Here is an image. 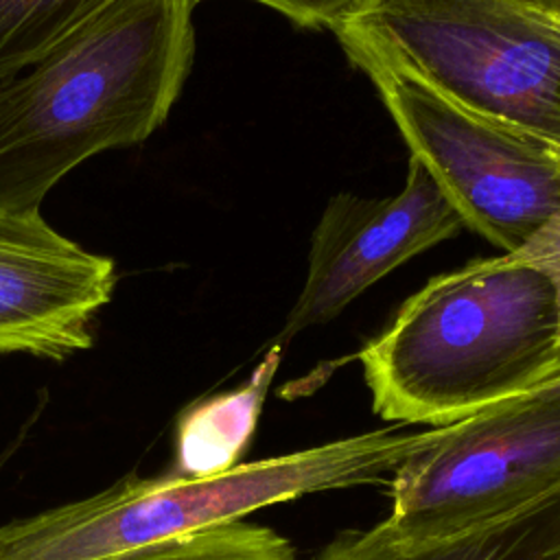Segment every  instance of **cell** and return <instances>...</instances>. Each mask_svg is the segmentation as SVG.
I'll list each match as a JSON object with an SVG mask.
<instances>
[{"label": "cell", "mask_w": 560, "mask_h": 560, "mask_svg": "<svg viewBox=\"0 0 560 560\" xmlns=\"http://www.w3.org/2000/svg\"><path fill=\"white\" fill-rule=\"evenodd\" d=\"M195 0H109L0 88V208L39 210L88 158L147 140L195 55Z\"/></svg>", "instance_id": "cell-1"}, {"label": "cell", "mask_w": 560, "mask_h": 560, "mask_svg": "<svg viewBox=\"0 0 560 560\" xmlns=\"http://www.w3.org/2000/svg\"><path fill=\"white\" fill-rule=\"evenodd\" d=\"M359 361L381 418L459 422L560 372L556 284L508 254L472 260L413 293Z\"/></svg>", "instance_id": "cell-2"}, {"label": "cell", "mask_w": 560, "mask_h": 560, "mask_svg": "<svg viewBox=\"0 0 560 560\" xmlns=\"http://www.w3.org/2000/svg\"><path fill=\"white\" fill-rule=\"evenodd\" d=\"M398 427L238 464L201 479L173 472L129 477L81 501L0 525V560H112L304 494L389 481L407 457L444 433V427L418 433Z\"/></svg>", "instance_id": "cell-3"}, {"label": "cell", "mask_w": 560, "mask_h": 560, "mask_svg": "<svg viewBox=\"0 0 560 560\" xmlns=\"http://www.w3.org/2000/svg\"><path fill=\"white\" fill-rule=\"evenodd\" d=\"M332 33L560 149V26L529 0H359Z\"/></svg>", "instance_id": "cell-4"}, {"label": "cell", "mask_w": 560, "mask_h": 560, "mask_svg": "<svg viewBox=\"0 0 560 560\" xmlns=\"http://www.w3.org/2000/svg\"><path fill=\"white\" fill-rule=\"evenodd\" d=\"M346 55L372 79L411 155L464 225L512 254L560 210L556 144L451 101L394 61L361 50Z\"/></svg>", "instance_id": "cell-5"}, {"label": "cell", "mask_w": 560, "mask_h": 560, "mask_svg": "<svg viewBox=\"0 0 560 560\" xmlns=\"http://www.w3.org/2000/svg\"><path fill=\"white\" fill-rule=\"evenodd\" d=\"M560 483V394L527 392L459 422L389 479L387 518L438 529L527 501Z\"/></svg>", "instance_id": "cell-6"}, {"label": "cell", "mask_w": 560, "mask_h": 560, "mask_svg": "<svg viewBox=\"0 0 560 560\" xmlns=\"http://www.w3.org/2000/svg\"><path fill=\"white\" fill-rule=\"evenodd\" d=\"M462 225L451 199L413 155L396 197L335 195L313 232L304 287L273 346L330 322L378 278Z\"/></svg>", "instance_id": "cell-7"}, {"label": "cell", "mask_w": 560, "mask_h": 560, "mask_svg": "<svg viewBox=\"0 0 560 560\" xmlns=\"http://www.w3.org/2000/svg\"><path fill=\"white\" fill-rule=\"evenodd\" d=\"M116 284L114 262L46 223L0 208V354L66 359L92 346V322Z\"/></svg>", "instance_id": "cell-8"}, {"label": "cell", "mask_w": 560, "mask_h": 560, "mask_svg": "<svg viewBox=\"0 0 560 560\" xmlns=\"http://www.w3.org/2000/svg\"><path fill=\"white\" fill-rule=\"evenodd\" d=\"M313 560H560V483L448 527L411 529L385 518L348 529Z\"/></svg>", "instance_id": "cell-9"}, {"label": "cell", "mask_w": 560, "mask_h": 560, "mask_svg": "<svg viewBox=\"0 0 560 560\" xmlns=\"http://www.w3.org/2000/svg\"><path fill=\"white\" fill-rule=\"evenodd\" d=\"M278 365L280 346H271L247 383L199 400L179 416L173 475L201 479L238 466L256 431Z\"/></svg>", "instance_id": "cell-10"}, {"label": "cell", "mask_w": 560, "mask_h": 560, "mask_svg": "<svg viewBox=\"0 0 560 560\" xmlns=\"http://www.w3.org/2000/svg\"><path fill=\"white\" fill-rule=\"evenodd\" d=\"M109 0H0V88Z\"/></svg>", "instance_id": "cell-11"}, {"label": "cell", "mask_w": 560, "mask_h": 560, "mask_svg": "<svg viewBox=\"0 0 560 560\" xmlns=\"http://www.w3.org/2000/svg\"><path fill=\"white\" fill-rule=\"evenodd\" d=\"M112 560H298V556L278 532L234 521Z\"/></svg>", "instance_id": "cell-12"}, {"label": "cell", "mask_w": 560, "mask_h": 560, "mask_svg": "<svg viewBox=\"0 0 560 560\" xmlns=\"http://www.w3.org/2000/svg\"><path fill=\"white\" fill-rule=\"evenodd\" d=\"M512 260L534 265L545 271L558 291L560 304V210L545 221L516 252L508 254Z\"/></svg>", "instance_id": "cell-13"}, {"label": "cell", "mask_w": 560, "mask_h": 560, "mask_svg": "<svg viewBox=\"0 0 560 560\" xmlns=\"http://www.w3.org/2000/svg\"><path fill=\"white\" fill-rule=\"evenodd\" d=\"M201 2V0H195ZM260 2L291 22L300 26H313V28H335L354 7L359 0H254Z\"/></svg>", "instance_id": "cell-14"}, {"label": "cell", "mask_w": 560, "mask_h": 560, "mask_svg": "<svg viewBox=\"0 0 560 560\" xmlns=\"http://www.w3.org/2000/svg\"><path fill=\"white\" fill-rule=\"evenodd\" d=\"M532 392H545V394H560V372L553 374L551 378H547L542 385H538Z\"/></svg>", "instance_id": "cell-15"}, {"label": "cell", "mask_w": 560, "mask_h": 560, "mask_svg": "<svg viewBox=\"0 0 560 560\" xmlns=\"http://www.w3.org/2000/svg\"><path fill=\"white\" fill-rule=\"evenodd\" d=\"M532 4H536L538 9H542L549 15L560 18V0H529Z\"/></svg>", "instance_id": "cell-16"}, {"label": "cell", "mask_w": 560, "mask_h": 560, "mask_svg": "<svg viewBox=\"0 0 560 560\" xmlns=\"http://www.w3.org/2000/svg\"><path fill=\"white\" fill-rule=\"evenodd\" d=\"M551 18H553V20H556V22H558V26H560V18H556V15H551Z\"/></svg>", "instance_id": "cell-17"}, {"label": "cell", "mask_w": 560, "mask_h": 560, "mask_svg": "<svg viewBox=\"0 0 560 560\" xmlns=\"http://www.w3.org/2000/svg\"><path fill=\"white\" fill-rule=\"evenodd\" d=\"M0 464H2V462H0Z\"/></svg>", "instance_id": "cell-18"}]
</instances>
